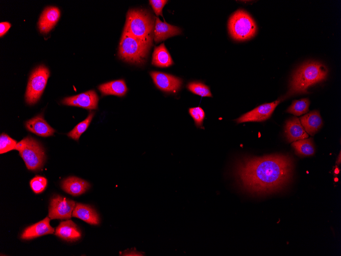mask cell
<instances>
[{
	"instance_id": "cell-1",
	"label": "cell",
	"mask_w": 341,
	"mask_h": 256,
	"mask_svg": "<svg viewBox=\"0 0 341 256\" xmlns=\"http://www.w3.org/2000/svg\"><path fill=\"white\" fill-rule=\"evenodd\" d=\"M294 164L288 155L245 157L237 161L233 174L244 191L265 195L283 188L290 181Z\"/></svg>"
},
{
	"instance_id": "cell-2",
	"label": "cell",
	"mask_w": 341,
	"mask_h": 256,
	"mask_svg": "<svg viewBox=\"0 0 341 256\" xmlns=\"http://www.w3.org/2000/svg\"><path fill=\"white\" fill-rule=\"evenodd\" d=\"M327 74L328 69L322 63L312 61L303 64L292 75L285 98L307 92L309 86L325 80Z\"/></svg>"
},
{
	"instance_id": "cell-3",
	"label": "cell",
	"mask_w": 341,
	"mask_h": 256,
	"mask_svg": "<svg viewBox=\"0 0 341 256\" xmlns=\"http://www.w3.org/2000/svg\"><path fill=\"white\" fill-rule=\"evenodd\" d=\"M154 29V19L149 12L141 9L128 11L124 31L152 46Z\"/></svg>"
},
{
	"instance_id": "cell-4",
	"label": "cell",
	"mask_w": 341,
	"mask_h": 256,
	"mask_svg": "<svg viewBox=\"0 0 341 256\" xmlns=\"http://www.w3.org/2000/svg\"><path fill=\"white\" fill-rule=\"evenodd\" d=\"M151 48V46L123 31L118 54L125 61L142 64L145 62Z\"/></svg>"
},
{
	"instance_id": "cell-5",
	"label": "cell",
	"mask_w": 341,
	"mask_h": 256,
	"mask_svg": "<svg viewBox=\"0 0 341 256\" xmlns=\"http://www.w3.org/2000/svg\"><path fill=\"white\" fill-rule=\"evenodd\" d=\"M228 29L233 39L244 41L255 36L257 26L253 19L247 12L239 9L230 17Z\"/></svg>"
},
{
	"instance_id": "cell-6",
	"label": "cell",
	"mask_w": 341,
	"mask_h": 256,
	"mask_svg": "<svg viewBox=\"0 0 341 256\" xmlns=\"http://www.w3.org/2000/svg\"><path fill=\"white\" fill-rule=\"evenodd\" d=\"M15 149L19 151L28 169L36 171L43 167L45 159L44 151L39 143L33 138H24L17 144Z\"/></svg>"
},
{
	"instance_id": "cell-7",
	"label": "cell",
	"mask_w": 341,
	"mask_h": 256,
	"mask_svg": "<svg viewBox=\"0 0 341 256\" xmlns=\"http://www.w3.org/2000/svg\"><path fill=\"white\" fill-rule=\"evenodd\" d=\"M49 76L48 69L43 65L38 66L32 72L25 95L28 104H34L38 101L44 91Z\"/></svg>"
},
{
	"instance_id": "cell-8",
	"label": "cell",
	"mask_w": 341,
	"mask_h": 256,
	"mask_svg": "<svg viewBox=\"0 0 341 256\" xmlns=\"http://www.w3.org/2000/svg\"><path fill=\"white\" fill-rule=\"evenodd\" d=\"M74 201L57 195L51 198L48 216L51 219H68L76 205Z\"/></svg>"
},
{
	"instance_id": "cell-9",
	"label": "cell",
	"mask_w": 341,
	"mask_h": 256,
	"mask_svg": "<svg viewBox=\"0 0 341 256\" xmlns=\"http://www.w3.org/2000/svg\"><path fill=\"white\" fill-rule=\"evenodd\" d=\"M281 102L279 99L274 102L265 103L255 108L235 120L237 123L247 122H262L270 118L277 106Z\"/></svg>"
},
{
	"instance_id": "cell-10",
	"label": "cell",
	"mask_w": 341,
	"mask_h": 256,
	"mask_svg": "<svg viewBox=\"0 0 341 256\" xmlns=\"http://www.w3.org/2000/svg\"><path fill=\"white\" fill-rule=\"evenodd\" d=\"M99 97L94 90H90L80 94L66 97L62 101V104L69 106L82 107L87 109H95L98 107Z\"/></svg>"
},
{
	"instance_id": "cell-11",
	"label": "cell",
	"mask_w": 341,
	"mask_h": 256,
	"mask_svg": "<svg viewBox=\"0 0 341 256\" xmlns=\"http://www.w3.org/2000/svg\"><path fill=\"white\" fill-rule=\"evenodd\" d=\"M150 75L156 86L162 91L175 92L181 87L182 80L173 75L155 71Z\"/></svg>"
},
{
	"instance_id": "cell-12",
	"label": "cell",
	"mask_w": 341,
	"mask_h": 256,
	"mask_svg": "<svg viewBox=\"0 0 341 256\" xmlns=\"http://www.w3.org/2000/svg\"><path fill=\"white\" fill-rule=\"evenodd\" d=\"M60 16L59 9L55 6L46 7L42 12L38 22V28L41 33H47L56 25Z\"/></svg>"
},
{
	"instance_id": "cell-13",
	"label": "cell",
	"mask_w": 341,
	"mask_h": 256,
	"mask_svg": "<svg viewBox=\"0 0 341 256\" xmlns=\"http://www.w3.org/2000/svg\"><path fill=\"white\" fill-rule=\"evenodd\" d=\"M284 134L289 142L306 139L308 137L299 119L296 117H293L286 121Z\"/></svg>"
},
{
	"instance_id": "cell-14",
	"label": "cell",
	"mask_w": 341,
	"mask_h": 256,
	"mask_svg": "<svg viewBox=\"0 0 341 256\" xmlns=\"http://www.w3.org/2000/svg\"><path fill=\"white\" fill-rule=\"evenodd\" d=\"M50 219L47 217L43 220L27 227L22 232L21 238L30 240L35 238L53 234L55 230L50 224Z\"/></svg>"
},
{
	"instance_id": "cell-15",
	"label": "cell",
	"mask_w": 341,
	"mask_h": 256,
	"mask_svg": "<svg viewBox=\"0 0 341 256\" xmlns=\"http://www.w3.org/2000/svg\"><path fill=\"white\" fill-rule=\"evenodd\" d=\"M181 33L180 28L162 22L158 17L156 18L154 29V39L156 43Z\"/></svg>"
},
{
	"instance_id": "cell-16",
	"label": "cell",
	"mask_w": 341,
	"mask_h": 256,
	"mask_svg": "<svg viewBox=\"0 0 341 256\" xmlns=\"http://www.w3.org/2000/svg\"><path fill=\"white\" fill-rule=\"evenodd\" d=\"M25 126L29 131L42 137L51 136L55 132L45 121L42 114H39L27 121Z\"/></svg>"
},
{
	"instance_id": "cell-17",
	"label": "cell",
	"mask_w": 341,
	"mask_h": 256,
	"mask_svg": "<svg viewBox=\"0 0 341 256\" xmlns=\"http://www.w3.org/2000/svg\"><path fill=\"white\" fill-rule=\"evenodd\" d=\"M55 235L68 241H74L80 238L81 233L77 225L71 220L61 222L55 230Z\"/></svg>"
},
{
	"instance_id": "cell-18",
	"label": "cell",
	"mask_w": 341,
	"mask_h": 256,
	"mask_svg": "<svg viewBox=\"0 0 341 256\" xmlns=\"http://www.w3.org/2000/svg\"><path fill=\"white\" fill-rule=\"evenodd\" d=\"M90 187L86 180L76 177H69L62 182V188L72 196H79L85 193Z\"/></svg>"
},
{
	"instance_id": "cell-19",
	"label": "cell",
	"mask_w": 341,
	"mask_h": 256,
	"mask_svg": "<svg viewBox=\"0 0 341 256\" xmlns=\"http://www.w3.org/2000/svg\"><path fill=\"white\" fill-rule=\"evenodd\" d=\"M72 216L90 224L97 225L100 222L98 214L92 207L80 203L76 204Z\"/></svg>"
},
{
	"instance_id": "cell-20",
	"label": "cell",
	"mask_w": 341,
	"mask_h": 256,
	"mask_svg": "<svg viewBox=\"0 0 341 256\" xmlns=\"http://www.w3.org/2000/svg\"><path fill=\"white\" fill-rule=\"evenodd\" d=\"M301 125L306 132L313 135L322 127L323 121L317 110L312 111L300 118Z\"/></svg>"
},
{
	"instance_id": "cell-21",
	"label": "cell",
	"mask_w": 341,
	"mask_h": 256,
	"mask_svg": "<svg viewBox=\"0 0 341 256\" xmlns=\"http://www.w3.org/2000/svg\"><path fill=\"white\" fill-rule=\"evenodd\" d=\"M103 95H115L124 96L128 90L124 80H117L101 84L98 87Z\"/></svg>"
},
{
	"instance_id": "cell-22",
	"label": "cell",
	"mask_w": 341,
	"mask_h": 256,
	"mask_svg": "<svg viewBox=\"0 0 341 256\" xmlns=\"http://www.w3.org/2000/svg\"><path fill=\"white\" fill-rule=\"evenodd\" d=\"M172 58L164 43L154 49L152 63L160 67H166L173 64Z\"/></svg>"
},
{
	"instance_id": "cell-23",
	"label": "cell",
	"mask_w": 341,
	"mask_h": 256,
	"mask_svg": "<svg viewBox=\"0 0 341 256\" xmlns=\"http://www.w3.org/2000/svg\"><path fill=\"white\" fill-rule=\"evenodd\" d=\"M296 152L302 156H308L314 154V147L312 138L304 139L294 142L291 144Z\"/></svg>"
},
{
	"instance_id": "cell-24",
	"label": "cell",
	"mask_w": 341,
	"mask_h": 256,
	"mask_svg": "<svg viewBox=\"0 0 341 256\" xmlns=\"http://www.w3.org/2000/svg\"><path fill=\"white\" fill-rule=\"evenodd\" d=\"M310 101L308 98H304L293 101L286 112L295 116H300L308 111Z\"/></svg>"
},
{
	"instance_id": "cell-25",
	"label": "cell",
	"mask_w": 341,
	"mask_h": 256,
	"mask_svg": "<svg viewBox=\"0 0 341 256\" xmlns=\"http://www.w3.org/2000/svg\"><path fill=\"white\" fill-rule=\"evenodd\" d=\"M94 114L93 112L90 111L87 118L77 125L71 131L68 132L67 135L76 141H78L81 134L87 129Z\"/></svg>"
},
{
	"instance_id": "cell-26",
	"label": "cell",
	"mask_w": 341,
	"mask_h": 256,
	"mask_svg": "<svg viewBox=\"0 0 341 256\" xmlns=\"http://www.w3.org/2000/svg\"><path fill=\"white\" fill-rule=\"evenodd\" d=\"M187 87L192 93L201 97H211L212 96L209 87L203 83L190 82L187 85Z\"/></svg>"
},
{
	"instance_id": "cell-27",
	"label": "cell",
	"mask_w": 341,
	"mask_h": 256,
	"mask_svg": "<svg viewBox=\"0 0 341 256\" xmlns=\"http://www.w3.org/2000/svg\"><path fill=\"white\" fill-rule=\"evenodd\" d=\"M15 140L5 133L0 136V153L3 154L15 149L17 145Z\"/></svg>"
},
{
	"instance_id": "cell-28",
	"label": "cell",
	"mask_w": 341,
	"mask_h": 256,
	"mask_svg": "<svg viewBox=\"0 0 341 256\" xmlns=\"http://www.w3.org/2000/svg\"><path fill=\"white\" fill-rule=\"evenodd\" d=\"M47 179L42 176H36L30 182L32 190L36 194L42 192L47 185Z\"/></svg>"
},
{
	"instance_id": "cell-29",
	"label": "cell",
	"mask_w": 341,
	"mask_h": 256,
	"mask_svg": "<svg viewBox=\"0 0 341 256\" xmlns=\"http://www.w3.org/2000/svg\"><path fill=\"white\" fill-rule=\"evenodd\" d=\"M189 113L194 120L196 126L197 127H202L205 118V112L203 109L199 106L190 108Z\"/></svg>"
},
{
	"instance_id": "cell-30",
	"label": "cell",
	"mask_w": 341,
	"mask_h": 256,
	"mask_svg": "<svg viewBox=\"0 0 341 256\" xmlns=\"http://www.w3.org/2000/svg\"><path fill=\"white\" fill-rule=\"evenodd\" d=\"M166 0H151L149 3L151 4L155 13L157 16H163L162 9L165 5L167 3Z\"/></svg>"
},
{
	"instance_id": "cell-31",
	"label": "cell",
	"mask_w": 341,
	"mask_h": 256,
	"mask_svg": "<svg viewBox=\"0 0 341 256\" xmlns=\"http://www.w3.org/2000/svg\"><path fill=\"white\" fill-rule=\"evenodd\" d=\"M11 25L9 22H1L0 23V36L4 35L11 27Z\"/></svg>"
},
{
	"instance_id": "cell-32",
	"label": "cell",
	"mask_w": 341,
	"mask_h": 256,
	"mask_svg": "<svg viewBox=\"0 0 341 256\" xmlns=\"http://www.w3.org/2000/svg\"><path fill=\"white\" fill-rule=\"evenodd\" d=\"M334 172L335 174H338L339 172V170L337 167H336L334 169Z\"/></svg>"
},
{
	"instance_id": "cell-33",
	"label": "cell",
	"mask_w": 341,
	"mask_h": 256,
	"mask_svg": "<svg viewBox=\"0 0 341 256\" xmlns=\"http://www.w3.org/2000/svg\"><path fill=\"white\" fill-rule=\"evenodd\" d=\"M338 158H337V163L338 164H340V161H341V158H340V153H339V156H338Z\"/></svg>"
},
{
	"instance_id": "cell-34",
	"label": "cell",
	"mask_w": 341,
	"mask_h": 256,
	"mask_svg": "<svg viewBox=\"0 0 341 256\" xmlns=\"http://www.w3.org/2000/svg\"><path fill=\"white\" fill-rule=\"evenodd\" d=\"M334 180H335V181H337L338 179L337 178H335Z\"/></svg>"
}]
</instances>
